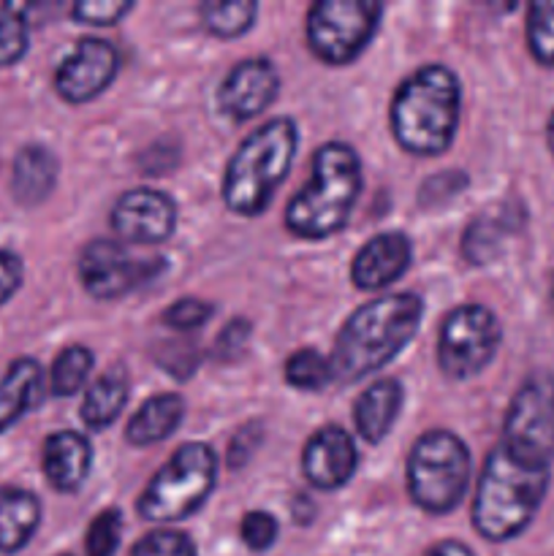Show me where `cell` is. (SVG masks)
Returning <instances> with one entry per match:
<instances>
[{"label": "cell", "mask_w": 554, "mask_h": 556, "mask_svg": "<svg viewBox=\"0 0 554 556\" xmlns=\"http://www.w3.org/2000/svg\"><path fill=\"white\" fill-rule=\"evenodd\" d=\"M119 71V52L106 38H81L60 63L54 90L68 103H87L101 96Z\"/></svg>", "instance_id": "7c38bea8"}, {"label": "cell", "mask_w": 554, "mask_h": 556, "mask_svg": "<svg viewBox=\"0 0 554 556\" xmlns=\"http://www.w3.org/2000/svg\"><path fill=\"white\" fill-rule=\"evenodd\" d=\"M63 556H68V554H63Z\"/></svg>", "instance_id": "ab89813d"}, {"label": "cell", "mask_w": 554, "mask_h": 556, "mask_svg": "<svg viewBox=\"0 0 554 556\" xmlns=\"http://www.w3.org/2000/svg\"><path fill=\"white\" fill-rule=\"evenodd\" d=\"M130 556H196V546L179 530H152L130 548Z\"/></svg>", "instance_id": "f546056e"}, {"label": "cell", "mask_w": 554, "mask_h": 556, "mask_svg": "<svg viewBox=\"0 0 554 556\" xmlns=\"http://www.w3.org/2000/svg\"><path fill=\"white\" fill-rule=\"evenodd\" d=\"M185 418V400L179 394H155L130 416L125 427V440L130 445H155L177 432Z\"/></svg>", "instance_id": "44dd1931"}, {"label": "cell", "mask_w": 554, "mask_h": 556, "mask_svg": "<svg viewBox=\"0 0 554 556\" xmlns=\"http://www.w3.org/2000/svg\"><path fill=\"white\" fill-rule=\"evenodd\" d=\"M286 380L288 386L299 391H318L326 383L335 380V369H331V358L320 356L313 348L297 351L286 362Z\"/></svg>", "instance_id": "484cf974"}, {"label": "cell", "mask_w": 554, "mask_h": 556, "mask_svg": "<svg viewBox=\"0 0 554 556\" xmlns=\"http://www.w3.org/2000/svg\"><path fill=\"white\" fill-rule=\"evenodd\" d=\"M253 448H255V434H248V429H242V432L234 438L231 451H228V462H231V467H242Z\"/></svg>", "instance_id": "8d00e7d4"}, {"label": "cell", "mask_w": 554, "mask_h": 556, "mask_svg": "<svg viewBox=\"0 0 554 556\" xmlns=\"http://www.w3.org/2000/svg\"><path fill=\"white\" fill-rule=\"evenodd\" d=\"M43 372L36 358H16L0 380V432L14 427L41 400Z\"/></svg>", "instance_id": "ffe728a7"}, {"label": "cell", "mask_w": 554, "mask_h": 556, "mask_svg": "<svg viewBox=\"0 0 554 556\" xmlns=\"http://www.w3.org/2000/svg\"><path fill=\"white\" fill-rule=\"evenodd\" d=\"M112 228L119 239L136 244L166 242L177 228V204L166 193L136 188L119 195L112 210Z\"/></svg>", "instance_id": "4fadbf2b"}, {"label": "cell", "mask_w": 554, "mask_h": 556, "mask_svg": "<svg viewBox=\"0 0 554 556\" xmlns=\"http://www.w3.org/2000/svg\"><path fill=\"white\" fill-rule=\"evenodd\" d=\"M163 269V258H134L114 239H92L79 253V277L92 299H119L152 280Z\"/></svg>", "instance_id": "8fae6325"}, {"label": "cell", "mask_w": 554, "mask_h": 556, "mask_svg": "<svg viewBox=\"0 0 554 556\" xmlns=\"http://www.w3.org/2000/svg\"><path fill=\"white\" fill-rule=\"evenodd\" d=\"M130 11H134V3H123V0H81L74 5V20L85 25H114Z\"/></svg>", "instance_id": "d6a6232c"}, {"label": "cell", "mask_w": 554, "mask_h": 556, "mask_svg": "<svg viewBox=\"0 0 554 556\" xmlns=\"http://www.w3.org/2000/svg\"><path fill=\"white\" fill-rule=\"evenodd\" d=\"M22 277H25V266L22 258L11 250H0V307L20 291Z\"/></svg>", "instance_id": "e575fe53"}, {"label": "cell", "mask_w": 554, "mask_h": 556, "mask_svg": "<svg viewBox=\"0 0 554 556\" xmlns=\"http://www.w3.org/2000/svg\"><path fill=\"white\" fill-rule=\"evenodd\" d=\"M500 324L483 304H462L440 326L438 364L445 378L467 380L487 369L500 348Z\"/></svg>", "instance_id": "30bf717a"}, {"label": "cell", "mask_w": 554, "mask_h": 556, "mask_svg": "<svg viewBox=\"0 0 554 556\" xmlns=\"http://www.w3.org/2000/svg\"><path fill=\"white\" fill-rule=\"evenodd\" d=\"M58 182V157L47 147H22L14 161V174H11V190L20 204H38L47 199Z\"/></svg>", "instance_id": "7402d4cb"}, {"label": "cell", "mask_w": 554, "mask_h": 556, "mask_svg": "<svg viewBox=\"0 0 554 556\" xmlns=\"http://www.w3.org/2000/svg\"><path fill=\"white\" fill-rule=\"evenodd\" d=\"M527 43L532 58L554 68V0H538L527 11Z\"/></svg>", "instance_id": "4316f807"}, {"label": "cell", "mask_w": 554, "mask_h": 556, "mask_svg": "<svg viewBox=\"0 0 554 556\" xmlns=\"http://www.w3.org/2000/svg\"><path fill=\"white\" fill-rule=\"evenodd\" d=\"M41 467L52 489L74 494L92 467V445L79 432H54L43 440Z\"/></svg>", "instance_id": "e0dca14e"}, {"label": "cell", "mask_w": 554, "mask_h": 556, "mask_svg": "<svg viewBox=\"0 0 554 556\" xmlns=\"http://www.w3.org/2000/svg\"><path fill=\"white\" fill-rule=\"evenodd\" d=\"M27 52V20L20 5L0 11V68L14 65Z\"/></svg>", "instance_id": "83f0119b"}, {"label": "cell", "mask_w": 554, "mask_h": 556, "mask_svg": "<svg viewBox=\"0 0 554 556\" xmlns=\"http://www.w3.org/2000/svg\"><path fill=\"white\" fill-rule=\"evenodd\" d=\"M119 535H123V516H119V510L112 508L98 514L92 519L90 530H87V556H114L119 546Z\"/></svg>", "instance_id": "f1b7e54d"}, {"label": "cell", "mask_w": 554, "mask_h": 556, "mask_svg": "<svg viewBox=\"0 0 554 556\" xmlns=\"http://www.w3.org/2000/svg\"><path fill=\"white\" fill-rule=\"evenodd\" d=\"M424 556H476V554H473L470 548L465 546V543L443 541V543H438V546L429 548V552L424 554Z\"/></svg>", "instance_id": "74e56055"}, {"label": "cell", "mask_w": 554, "mask_h": 556, "mask_svg": "<svg viewBox=\"0 0 554 556\" xmlns=\"http://www.w3.org/2000/svg\"><path fill=\"white\" fill-rule=\"evenodd\" d=\"M402 400H405V391H402L400 380L383 378L367 386L364 394L356 400V407H353L358 438L364 443H380L394 427L396 416L402 410Z\"/></svg>", "instance_id": "ac0fdd59"}, {"label": "cell", "mask_w": 554, "mask_h": 556, "mask_svg": "<svg viewBox=\"0 0 554 556\" xmlns=\"http://www.w3.org/2000/svg\"><path fill=\"white\" fill-rule=\"evenodd\" d=\"M130 396V383L125 369L114 367L106 375L96 380L90 389L85 391V400H81V421L87 429H106L112 427L119 418V413L125 410Z\"/></svg>", "instance_id": "603a6c76"}, {"label": "cell", "mask_w": 554, "mask_h": 556, "mask_svg": "<svg viewBox=\"0 0 554 556\" xmlns=\"http://www.w3.org/2000/svg\"><path fill=\"white\" fill-rule=\"evenodd\" d=\"M259 5L253 0H206L201 3L204 27L217 38H237L253 27Z\"/></svg>", "instance_id": "cb8c5ba5"}, {"label": "cell", "mask_w": 554, "mask_h": 556, "mask_svg": "<svg viewBox=\"0 0 554 556\" xmlns=\"http://www.w3.org/2000/svg\"><path fill=\"white\" fill-rule=\"evenodd\" d=\"M217 481V456L206 443H185L152 476L139 500V516L152 525L188 519L206 503Z\"/></svg>", "instance_id": "52a82bcc"}, {"label": "cell", "mask_w": 554, "mask_h": 556, "mask_svg": "<svg viewBox=\"0 0 554 556\" xmlns=\"http://www.w3.org/2000/svg\"><path fill=\"white\" fill-rule=\"evenodd\" d=\"M41 525V503L20 486H0V554H16Z\"/></svg>", "instance_id": "d6986e66"}, {"label": "cell", "mask_w": 554, "mask_h": 556, "mask_svg": "<svg viewBox=\"0 0 554 556\" xmlns=\"http://www.w3.org/2000/svg\"><path fill=\"white\" fill-rule=\"evenodd\" d=\"M248 337H250L248 320H231V324L221 331V337H217L215 356L221 358V362L223 358H234V353L248 342Z\"/></svg>", "instance_id": "d590c367"}, {"label": "cell", "mask_w": 554, "mask_h": 556, "mask_svg": "<svg viewBox=\"0 0 554 556\" xmlns=\"http://www.w3.org/2000/svg\"><path fill=\"white\" fill-rule=\"evenodd\" d=\"M92 364H96V358H92V353L85 345H71L65 351H60V356L52 364V375H49L52 394L74 396L76 391H81Z\"/></svg>", "instance_id": "d4e9b609"}, {"label": "cell", "mask_w": 554, "mask_h": 556, "mask_svg": "<svg viewBox=\"0 0 554 556\" xmlns=\"http://www.w3.org/2000/svg\"><path fill=\"white\" fill-rule=\"evenodd\" d=\"M358 465L356 443L340 427H324L307 440L302 451V472L315 489L335 492L345 486Z\"/></svg>", "instance_id": "9a60e30c"}, {"label": "cell", "mask_w": 554, "mask_h": 556, "mask_svg": "<svg viewBox=\"0 0 554 556\" xmlns=\"http://www.w3.org/2000/svg\"><path fill=\"white\" fill-rule=\"evenodd\" d=\"M546 141H549V150L554 152V112H552V117H549V125H546Z\"/></svg>", "instance_id": "f35d334b"}, {"label": "cell", "mask_w": 554, "mask_h": 556, "mask_svg": "<svg viewBox=\"0 0 554 556\" xmlns=\"http://www.w3.org/2000/svg\"><path fill=\"white\" fill-rule=\"evenodd\" d=\"M500 228L494 226V220H476L470 223V228L465 231V239H462V253L470 264H487L500 248Z\"/></svg>", "instance_id": "4dcf8cb0"}, {"label": "cell", "mask_w": 554, "mask_h": 556, "mask_svg": "<svg viewBox=\"0 0 554 556\" xmlns=\"http://www.w3.org/2000/svg\"><path fill=\"white\" fill-rule=\"evenodd\" d=\"M470 451L445 429L421 434L407 454V494L427 514L454 510L470 489Z\"/></svg>", "instance_id": "8992f818"}, {"label": "cell", "mask_w": 554, "mask_h": 556, "mask_svg": "<svg viewBox=\"0 0 554 556\" xmlns=\"http://www.w3.org/2000/svg\"><path fill=\"white\" fill-rule=\"evenodd\" d=\"M362 161L345 141L318 147L307 185L288 201L286 228L299 239H326L340 231L362 193Z\"/></svg>", "instance_id": "277c9868"}, {"label": "cell", "mask_w": 554, "mask_h": 556, "mask_svg": "<svg viewBox=\"0 0 554 556\" xmlns=\"http://www.w3.org/2000/svg\"><path fill=\"white\" fill-rule=\"evenodd\" d=\"M411 239L400 231L378 233L356 253L351 264L353 286L362 291H380L400 280L411 266Z\"/></svg>", "instance_id": "2e32d148"}, {"label": "cell", "mask_w": 554, "mask_h": 556, "mask_svg": "<svg viewBox=\"0 0 554 556\" xmlns=\"http://www.w3.org/2000/svg\"><path fill=\"white\" fill-rule=\"evenodd\" d=\"M299 128L291 117H275L248 136L231 155L223 177V199L231 212L255 217L291 172Z\"/></svg>", "instance_id": "5b68a950"}, {"label": "cell", "mask_w": 554, "mask_h": 556, "mask_svg": "<svg viewBox=\"0 0 554 556\" xmlns=\"http://www.w3.org/2000/svg\"><path fill=\"white\" fill-rule=\"evenodd\" d=\"M277 92H280V76L269 60H242L223 79L217 90V106L234 123H248L266 106H272Z\"/></svg>", "instance_id": "5bb4252c"}, {"label": "cell", "mask_w": 554, "mask_h": 556, "mask_svg": "<svg viewBox=\"0 0 554 556\" xmlns=\"http://www.w3.org/2000/svg\"><path fill=\"white\" fill-rule=\"evenodd\" d=\"M459 79L445 65H424L394 92L389 123L396 144L418 157L443 155L459 125Z\"/></svg>", "instance_id": "7a4b0ae2"}, {"label": "cell", "mask_w": 554, "mask_h": 556, "mask_svg": "<svg viewBox=\"0 0 554 556\" xmlns=\"http://www.w3.org/2000/svg\"><path fill=\"white\" fill-rule=\"evenodd\" d=\"M424 318V302L416 293H389L362 304L337 334L331 369L335 380L358 383L394 362L416 337Z\"/></svg>", "instance_id": "6da1fadb"}, {"label": "cell", "mask_w": 554, "mask_h": 556, "mask_svg": "<svg viewBox=\"0 0 554 556\" xmlns=\"http://www.w3.org/2000/svg\"><path fill=\"white\" fill-rule=\"evenodd\" d=\"M212 313H215L212 304L201 302V299H179V302H174L172 307L163 313V320H166V326H172L174 331H193L201 329V326L212 318Z\"/></svg>", "instance_id": "1f68e13d"}, {"label": "cell", "mask_w": 554, "mask_h": 556, "mask_svg": "<svg viewBox=\"0 0 554 556\" xmlns=\"http://www.w3.org/2000/svg\"><path fill=\"white\" fill-rule=\"evenodd\" d=\"M242 541L250 552H266L277 541V521L275 516L264 510H253L242 519Z\"/></svg>", "instance_id": "836d02e7"}, {"label": "cell", "mask_w": 554, "mask_h": 556, "mask_svg": "<svg viewBox=\"0 0 554 556\" xmlns=\"http://www.w3.org/2000/svg\"><path fill=\"white\" fill-rule=\"evenodd\" d=\"M549 489V467L516 459L503 445H494L483 462L473 497V527L492 543L521 535L536 519Z\"/></svg>", "instance_id": "3957f363"}, {"label": "cell", "mask_w": 554, "mask_h": 556, "mask_svg": "<svg viewBox=\"0 0 554 556\" xmlns=\"http://www.w3.org/2000/svg\"><path fill=\"white\" fill-rule=\"evenodd\" d=\"M552 296H554V293H552Z\"/></svg>", "instance_id": "60d3db41"}, {"label": "cell", "mask_w": 554, "mask_h": 556, "mask_svg": "<svg viewBox=\"0 0 554 556\" xmlns=\"http://www.w3.org/2000/svg\"><path fill=\"white\" fill-rule=\"evenodd\" d=\"M505 451L530 465L549 467L554 459V378L532 372L511 400L503 424Z\"/></svg>", "instance_id": "9c48e42d"}, {"label": "cell", "mask_w": 554, "mask_h": 556, "mask_svg": "<svg viewBox=\"0 0 554 556\" xmlns=\"http://www.w3.org/2000/svg\"><path fill=\"white\" fill-rule=\"evenodd\" d=\"M378 0H320L307 14V43L326 65H348L378 33Z\"/></svg>", "instance_id": "ba28073f"}]
</instances>
